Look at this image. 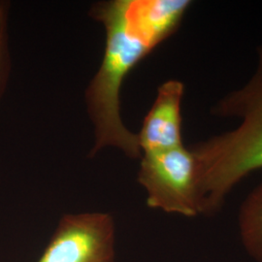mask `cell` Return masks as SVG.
Segmentation results:
<instances>
[{
    "mask_svg": "<svg viewBox=\"0 0 262 262\" xmlns=\"http://www.w3.org/2000/svg\"><path fill=\"white\" fill-rule=\"evenodd\" d=\"M237 223L245 252L253 261L262 262V182L244 199Z\"/></svg>",
    "mask_w": 262,
    "mask_h": 262,
    "instance_id": "6",
    "label": "cell"
},
{
    "mask_svg": "<svg viewBox=\"0 0 262 262\" xmlns=\"http://www.w3.org/2000/svg\"><path fill=\"white\" fill-rule=\"evenodd\" d=\"M90 15L106 31L103 59L85 93L95 136L91 156L115 147L130 159H141L137 134L122 122L121 90L125 77L161 41L143 19L139 0L97 2Z\"/></svg>",
    "mask_w": 262,
    "mask_h": 262,
    "instance_id": "1",
    "label": "cell"
},
{
    "mask_svg": "<svg viewBox=\"0 0 262 262\" xmlns=\"http://www.w3.org/2000/svg\"><path fill=\"white\" fill-rule=\"evenodd\" d=\"M116 223L109 213L62 215L37 262H115Z\"/></svg>",
    "mask_w": 262,
    "mask_h": 262,
    "instance_id": "4",
    "label": "cell"
},
{
    "mask_svg": "<svg viewBox=\"0 0 262 262\" xmlns=\"http://www.w3.org/2000/svg\"><path fill=\"white\" fill-rule=\"evenodd\" d=\"M211 113L239 119L234 129L190 147L198 162L202 215H214L238 184L262 169V46L249 81L217 100Z\"/></svg>",
    "mask_w": 262,
    "mask_h": 262,
    "instance_id": "2",
    "label": "cell"
},
{
    "mask_svg": "<svg viewBox=\"0 0 262 262\" xmlns=\"http://www.w3.org/2000/svg\"><path fill=\"white\" fill-rule=\"evenodd\" d=\"M9 4L0 1V99L5 93L11 72V57L8 43Z\"/></svg>",
    "mask_w": 262,
    "mask_h": 262,
    "instance_id": "7",
    "label": "cell"
},
{
    "mask_svg": "<svg viewBox=\"0 0 262 262\" xmlns=\"http://www.w3.org/2000/svg\"><path fill=\"white\" fill-rule=\"evenodd\" d=\"M184 94L185 85L178 80H169L160 84L154 104L137 134L142 155L184 145L181 114Z\"/></svg>",
    "mask_w": 262,
    "mask_h": 262,
    "instance_id": "5",
    "label": "cell"
},
{
    "mask_svg": "<svg viewBox=\"0 0 262 262\" xmlns=\"http://www.w3.org/2000/svg\"><path fill=\"white\" fill-rule=\"evenodd\" d=\"M140 159L137 180L148 206L187 217L202 215L199 166L190 148L144 154Z\"/></svg>",
    "mask_w": 262,
    "mask_h": 262,
    "instance_id": "3",
    "label": "cell"
}]
</instances>
